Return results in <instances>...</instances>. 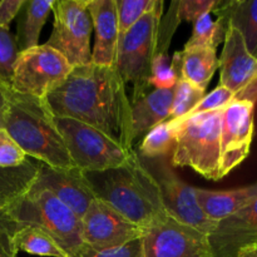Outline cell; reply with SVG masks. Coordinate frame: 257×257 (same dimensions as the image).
<instances>
[{"mask_svg": "<svg viewBox=\"0 0 257 257\" xmlns=\"http://www.w3.org/2000/svg\"><path fill=\"white\" fill-rule=\"evenodd\" d=\"M27 161V155L22 148L4 128H0V167H18Z\"/></svg>", "mask_w": 257, "mask_h": 257, "instance_id": "33", "label": "cell"}, {"mask_svg": "<svg viewBox=\"0 0 257 257\" xmlns=\"http://www.w3.org/2000/svg\"><path fill=\"white\" fill-rule=\"evenodd\" d=\"M19 49L9 29L0 28V85H10Z\"/></svg>", "mask_w": 257, "mask_h": 257, "instance_id": "29", "label": "cell"}, {"mask_svg": "<svg viewBox=\"0 0 257 257\" xmlns=\"http://www.w3.org/2000/svg\"><path fill=\"white\" fill-rule=\"evenodd\" d=\"M222 109L172 120L176 128L171 166L190 167L207 180H221Z\"/></svg>", "mask_w": 257, "mask_h": 257, "instance_id": "4", "label": "cell"}, {"mask_svg": "<svg viewBox=\"0 0 257 257\" xmlns=\"http://www.w3.org/2000/svg\"><path fill=\"white\" fill-rule=\"evenodd\" d=\"M53 3L54 0H25L18 14L15 40L19 52L39 45L40 33L52 12Z\"/></svg>", "mask_w": 257, "mask_h": 257, "instance_id": "22", "label": "cell"}, {"mask_svg": "<svg viewBox=\"0 0 257 257\" xmlns=\"http://www.w3.org/2000/svg\"><path fill=\"white\" fill-rule=\"evenodd\" d=\"M0 89L5 100L2 128L23 152L49 167L75 168L45 100L15 92L10 85Z\"/></svg>", "mask_w": 257, "mask_h": 257, "instance_id": "2", "label": "cell"}, {"mask_svg": "<svg viewBox=\"0 0 257 257\" xmlns=\"http://www.w3.org/2000/svg\"><path fill=\"white\" fill-rule=\"evenodd\" d=\"M165 3L157 0L155 7L143 15L128 32L120 35L114 67L123 82L133 87L131 104L147 94L151 88L152 62L157 47L158 28Z\"/></svg>", "mask_w": 257, "mask_h": 257, "instance_id": "6", "label": "cell"}, {"mask_svg": "<svg viewBox=\"0 0 257 257\" xmlns=\"http://www.w3.org/2000/svg\"><path fill=\"white\" fill-rule=\"evenodd\" d=\"M145 257H215L208 236L168 217L143 235Z\"/></svg>", "mask_w": 257, "mask_h": 257, "instance_id": "11", "label": "cell"}, {"mask_svg": "<svg viewBox=\"0 0 257 257\" xmlns=\"http://www.w3.org/2000/svg\"><path fill=\"white\" fill-rule=\"evenodd\" d=\"M52 34L45 44L59 52L72 67L92 63L93 25L88 0H54Z\"/></svg>", "mask_w": 257, "mask_h": 257, "instance_id": "9", "label": "cell"}, {"mask_svg": "<svg viewBox=\"0 0 257 257\" xmlns=\"http://www.w3.org/2000/svg\"><path fill=\"white\" fill-rule=\"evenodd\" d=\"M171 65L177 78H182L200 89L206 90L218 68L217 53L213 48H185L173 54Z\"/></svg>", "mask_w": 257, "mask_h": 257, "instance_id": "18", "label": "cell"}, {"mask_svg": "<svg viewBox=\"0 0 257 257\" xmlns=\"http://www.w3.org/2000/svg\"><path fill=\"white\" fill-rule=\"evenodd\" d=\"M20 226V223L12 220L4 211L0 212V257H17L15 235Z\"/></svg>", "mask_w": 257, "mask_h": 257, "instance_id": "34", "label": "cell"}, {"mask_svg": "<svg viewBox=\"0 0 257 257\" xmlns=\"http://www.w3.org/2000/svg\"><path fill=\"white\" fill-rule=\"evenodd\" d=\"M236 257H257V243L247 245L241 248Z\"/></svg>", "mask_w": 257, "mask_h": 257, "instance_id": "37", "label": "cell"}, {"mask_svg": "<svg viewBox=\"0 0 257 257\" xmlns=\"http://www.w3.org/2000/svg\"><path fill=\"white\" fill-rule=\"evenodd\" d=\"M236 99V95L223 85H218L212 92L205 94L200 103L195 107V109L188 115L201 114V113L213 112V110H221L227 107L230 103Z\"/></svg>", "mask_w": 257, "mask_h": 257, "instance_id": "32", "label": "cell"}, {"mask_svg": "<svg viewBox=\"0 0 257 257\" xmlns=\"http://www.w3.org/2000/svg\"><path fill=\"white\" fill-rule=\"evenodd\" d=\"M25 0H2L0 2V28L9 29L10 23L18 17Z\"/></svg>", "mask_w": 257, "mask_h": 257, "instance_id": "36", "label": "cell"}, {"mask_svg": "<svg viewBox=\"0 0 257 257\" xmlns=\"http://www.w3.org/2000/svg\"><path fill=\"white\" fill-rule=\"evenodd\" d=\"M220 85L230 89L236 99H243L257 82V59L248 53L242 35L228 27L218 58Z\"/></svg>", "mask_w": 257, "mask_h": 257, "instance_id": "14", "label": "cell"}, {"mask_svg": "<svg viewBox=\"0 0 257 257\" xmlns=\"http://www.w3.org/2000/svg\"><path fill=\"white\" fill-rule=\"evenodd\" d=\"M177 79L168 54H156L152 62L151 87H155V89H172Z\"/></svg>", "mask_w": 257, "mask_h": 257, "instance_id": "31", "label": "cell"}, {"mask_svg": "<svg viewBox=\"0 0 257 257\" xmlns=\"http://www.w3.org/2000/svg\"><path fill=\"white\" fill-rule=\"evenodd\" d=\"M4 105H5L4 95H3L2 89H0V128H2V120H3V113H4Z\"/></svg>", "mask_w": 257, "mask_h": 257, "instance_id": "38", "label": "cell"}, {"mask_svg": "<svg viewBox=\"0 0 257 257\" xmlns=\"http://www.w3.org/2000/svg\"><path fill=\"white\" fill-rule=\"evenodd\" d=\"M88 13L95 33L92 63L114 67L119 40L117 0H88Z\"/></svg>", "mask_w": 257, "mask_h": 257, "instance_id": "17", "label": "cell"}, {"mask_svg": "<svg viewBox=\"0 0 257 257\" xmlns=\"http://www.w3.org/2000/svg\"><path fill=\"white\" fill-rule=\"evenodd\" d=\"M138 157L157 183L167 215L183 225L210 236L217 222L203 215L196 201L195 187L178 177L171 167L168 156L145 158L138 155Z\"/></svg>", "mask_w": 257, "mask_h": 257, "instance_id": "8", "label": "cell"}, {"mask_svg": "<svg viewBox=\"0 0 257 257\" xmlns=\"http://www.w3.org/2000/svg\"><path fill=\"white\" fill-rule=\"evenodd\" d=\"M176 128L172 120H166L153 127L143 137L138 147V155L145 158L166 157L175 147Z\"/></svg>", "mask_w": 257, "mask_h": 257, "instance_id": "25", "label": "cell"}, {"mask_svg": "<svg viewBox=\"0 0 257 257\" xmlns=\"http://www.w3.org/2000/svg\"><path fill=\"white\" fill-rule=\"evenodd\" d=\"M84 175L98 200L140 227L147 230L170 217L163 207L157 183L136 151L120 167Z\"/></svg>", "mask_w": 257, "mask_h": 257, "instance_id": "3", "label": "cell"}, {"mask_svg": "<svg viewBox=\"0 0 257 257\" xmlns=\"http://www.w3.org/2000/svg\"><path fill=\"white\" fill-rule=\"evenodd\" d=\"M44 100L54 117L80 120L124 150H133L132 104L115 67L94 63L73 67Z\"/></svg>", "mask_w": 257, "mask_h": 257, "instance_id": "1", "label": "cell"}, {"mask_svg": "<svg viewBox=\"0 0 257 257\" xmlns=\"http://www.w3.org/2000/svg\"><path fill=\"white\" fill-rule=\"evenodd\" d=\"M73 166L83 173L102 172L120 167L132 158L135 150L127 151L95 128L73 119L54 117Z\"/></svg>", "mask_w": 257, "mask_h": 257, "instance_id": "7", "label": "cell"}, {"mask_svg": "<svg viewBox=\"0 0 257 257\" xmlns=\"http://www.w3.org/2000/svg\"><path fill=\"white\" fill-rule=\"evenodd\" d=\"M195 196L203 215L215 222H220L255 200L257 183L230 191L195 188Z\"/></svg>", "mask_w": 257, "mask_h": 257, "instance_id": "21", "label": "cell"}, {"mask_svg": "<svg viewBox=\"0 0 257 257\" xmlns=\"http://www.w3.org/2000/svg\"><path fill=\"white\" fill-rule=\"evenodd\" d=\"M4 212L20 225H32L47 232L68 257H73L85 246L82 220L44 188L33 185Z\"/></svg>", "mask_w": 257, "mask_h": 257, "instance_id": "5", "label": "cell"}, {"mask_svg": "<svg viewBox=\"0 0 257 257\" xmlns=\"http://www.w3.org/2000/svg\"><path fill=\"white\" fill-rule=\"evenodd\" d=\"M15 247L29 255L43 257H68L47 232L32 225H22L15 235Z\"/></svg>", "mask_w": 257, "mask_h": 257, "instance_id": "24", "label": "cell"}, {"mask_svg": "<svg viewBox=\"0 0 257 257\" xmlns=\"http://www.w3.org/2000/svg\"><path fill=\"white\" fill-rule=\"evenodd\" d=\"M172 89H155L132 103V137L133 142L150 132L160 123L170 120L172 109Z\"/></svg>", "mask_w": 257, "mask_h": 257, "instance_id": "20", "label": "cell"}, {"mask_svg": "<svg viewBox=\"0 0 257 257\" xmlns=\"http://www.w3.org/2000/svg\"><path fill=\"white\" fill-rule=\"evenodd\" d=\"M145 228L120 215L103 201L95 198L82 218V237L92 248H112L142 238Z\"/></svg>", "mask_w": 257, "mask_h": 257, "instance_id": "12", "label": "cell"}, {"mask_svg": "<svg viewBox=\"0 0 257 257\" xmlns=\"http://www.w3.org/2000/svg\"><path fill=\"white\" fill-rule=\"evenodd\" d=\"M73 67L47 44L19 52L15 60L10 87L18 93L44 99L59 87Z\"/></svg>", "mask_w": 257, "mask_h": 257, "instance_id": "10", "label": "cell"}, {"mask_svg": "<svg viewBox=\"0 0 257 257\" xmlns=\"http://www.w3.org/2000/svg\"><path fill=\"white\" fill-rule=\"evenodd\" d=\"M205 94V90L200 89L182 78H178L175 88H173V100L170 120H177L187 117L195 109L196 105L202 100Z\"/></svg>", "mask_w": 257, "mask_h": 257, "instance_id": "27", "label": "cell"}, {"mask_svg": "<svg viewBox=\"0 0 257 257\" xmlns=\"http://www.w3.org/2000/svg\"><path fill=\"white\" fill-rule=\"evenodd\" d=\"M208 241L215 257H236L242 247L257 243V197L217 222Z\"/></svg>", "mask_w": 257, "mask_h": 257, "instance_id": "16", "label": "cell"}, {"mask_svg": "<svg viewBox=\"0 0 257 257\" xmlns=\"http://www.w3.org/2000/svg\"><path fill=\"white\" fill-rule=\"evenodd\" d=\"M157 0H117L118 32L120 35L131 29L156 5Z\"/></svg>", "mask_w": 257, "mask_h": 257, "instance_id": "28", "label": "cell"}, {"mask_svg": "<svg viewBox=\"0 0 257 257\" xmlns=\"http://www.w3.org/2000/svg\"><path fill=\"white\" fill-rule=\"evenodd\" d=\"M255 102L235 99L222 109L221 119V177L246 160L253 137Z\"/></svg>", "mask_w": 257, "mask_h": 257, "instance_id": "13", "label": "cell"}, {"mask_svg": "<svg viewBox=\"0 0 257 257\" xmlns=\"http://www.w3.org/2000/svg\"><path fill=\"white\" fill-rule=\"evenodd\" d=\"M226 32L227 28L218 19L213 20L211 13L203 14L193 22L192 35L186 43L185 48L206 47L216 49L218 44L225 40Z\"/></svg>", "mask_w": 257, "mask_h": 257, "instance_id": "26", "label": "cell"}, {"mask_svg": "<svg viewBox=\"0 0 257 257\" xmlns=\"http://www.w3.org/2000/svg\"><path fill=\"white\" fill-rule=\"evenodd\" d=\"M212 12L226 28L238 30L248 53L257 59V0H217Z\"/></svg>", "mask_w": 257, "mask_h": 257, "instance_id": "19", "label": "cell"}, {"mask_svg": "<svg viewBox=\"0 0 257 257\" xmlns=\"http://www.w3.org/2000/svg\"><path fill=\"white\" fill-rule=\"evenodd\" d=\"M73 257H145L143 237L133 240L118 247L102 248V250L84 246Z\"/></svg>", "mask_w": 257, "mask_h": 257, "instance_id": "30", "label": "cell"}, {"mask_svg": "<svg viewBox=\"0 0 257 257\" xmlns=\"http://www.w3.org/2000/svg\"><path fill=\"white\" fill-rule=\"evenodd\" d=\"M34 186L53 193L80 220L97 198L85 175L78 168L60 170L40 163Z\"/></svg>", "mask_w": 257, "mask_h": 257, "instance_id": "15", "label": "cell"}, {"mask_svg": "<svg viewBox=\"0 0 257 257\" xmlns=\"http://www.w3.org/2000/svg\"><path fill=\"white\" fill-rule=\"evenodd\" d=\"M40 163L27 161L18 167H0V212L32 188L39 173Z\"/></svg>", "mask_w": 257, "mask_h": 257, "instance_id": "23", "label": "cell"}, {"mask_svg": "<svg viewBox=\"0 0 257 257\" xmlns=\"http://www.w3.org/2000/svg\"><path fill=\"white\" fill-rule=\"evenodd\" d=\"M217 0H180L178 17L181 20L195 22L207 13H212Z\"/></svg>", "mask_w": 257, "mask_h": 257, "instance_id": "35", "label": "cell"}]
</instances>
